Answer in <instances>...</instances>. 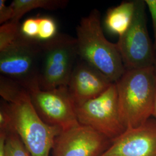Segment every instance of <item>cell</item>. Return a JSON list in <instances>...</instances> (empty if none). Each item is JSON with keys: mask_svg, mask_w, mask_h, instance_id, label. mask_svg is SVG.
<instances>
[{"mask_svg": "<svg viewBox=\"0 0 156 156\" xmlns=\"http://www.w3.org/2000/svg\"><path fill=\"white\" fill-rule=\"evenodd\" d=\"M39 86L42 90L68 86L78 56L76 39L58 33L49 41L41 42Z\"/></svg>", "mask_w": 156, "mask_h": 156, "instance_id": "cell-4", "label": "cell"}, {"mask_svg": "<svg viewBox=\"0 0 156 156\" xmlns=\"http://www.w3.org/2000/svg\"><path fill=\"white\" fill-rule=\"evenodd\" d=\"M100 156H156V120L128 128Z\"/></svg>", "mask_w": 156, "mask_h": 156, "instance_id": "cell-10", "label": "cell"}, {"mask_svg": "<svg viewBox=\"0 0 156 156\" xmlns=\"http://www.w3.org/2000/svg\"><path fill=\"white\" fill-rule=\"evenodd\" d=\"M134 2L131 23L116 44L126 69L153 67L156 60V52L147 27L145 1Z\"/></svg>", "mask_w": 156, "mask_h": 156, "instance_id": "cell-6", "label": "cell"}, {"mask_svg": "<svg viewBox=\"0 0 156 156\" xmlns=\"http://www.w3.org/2000/svg\"><path fill=\"white\" fill-rule=\"evenodd\" d=\"M112 140L89 127L79 125L62 131L55 141L53 156H100Z\"/></svg>", "mask_w": 156, "mask_h": 156, "instance_id": "cell-9", "label": "cell"}, {"mask_svg": "<svg viewBox=\"0 0 156 156\" xmlns=\"http://www.w3.org/2000/svg\"><path fill=\"white\" fill-rule=\"evenodd\" d=\"M76 112L80 125L93 128L112 141L127 129L120 112L115 83L96 98L76 106Z\"/></svg>", "mask_w": 156, "mask_h": 156, "instance_id": "cell-7", "label": "cell"}, {"mask_svg": "<svg viewBox=\"0 0 156 156\" xmlns=\"http://www.w3.org/2000/svg\"><path fill=\"white\" fill-rule=\"evenodd\" d=\"M20 22L10 21L0 27V51L15 42L22 34Z\"/></svg>", "mask_w": 156, "mask_h": 156, "instance_id": "cell-15", "label": "cell"}, {"mask_svg": "<svg viewBox=\"0 0 156 156\" xmlns=\"http://www.w3.org/2000/svg\"><path fill=\"white\" fill-rule=\"evenodd\" d=\"M153 73H154V82H155V98H154V109L153 112V116L155 117L156 119V60L153 66Z\"/></svg>", "mask_w": 156, "mask_h": 156, "instance_id": "cell-22", "label": "cell"}, {"mask_svg": "<svg viewBox=\"0 0 156 156\" xmlns=\"http://www.w3.org/2000/svg\"><path fill=\"white\" fill-rule=\"evenodd\" d=\"M57 26L51 17L39 16V34L37 40L45 42L53 39L57 34Z\"/></svg>", "mask_w": 156, "mask_h": 156, "instance_id": "cell-17", "label": "cell"}, {"mask_svg": "<svg viewBox=\"0 0 156 156\" xmlns=\"http://www.w3.org/2000/svg\"><path fill=\"white\" fill-rule=\"evenodd\" d=\"M79 58L116 82L126 71L116 44L106 39L101 23L100 12L93 9L82 18L76 27Z\"/></svg>", "mask_w": 156, "mask_h": 156, "instance_id": "cell-1", "label": "cell"}, {"mask_svg": "<svg viewBox=\"0 0 156 156\" xmlns=\"http://www.w3.org/2000/svg\"><path fill=\"white\" fill-rule=\"evenodd\" d=\"M41 42L22 34L12 44L0 51V73L26 89L39 86Z\"/></svg>", "mask_w": 156, "mask_h": 156, "instance_id": "cell-5", "label": "cell"}, {"mask_svg": "<svg viewBox=\"0 0 156 156\" xmlns=\"http://www.w3.org/2000/svg\"><path fill=\"white\" fill-rule=\"evenodd\" d=\"M28 92L35 109L45 123L62 131L80 125L68 86L50 90H42L35 86Z\"/></svg>", "mask_w": 156, "mask_h": 156, "instance_id": "cell-8", "label": "cell"}, {"mask_svg": "<svg viewBox=\"0 0 156 156\" xmlns=\"http://www.w3.org/2000/svg\"><path fill=\"white\" fill-rule=\"evenodd\" d=\"M20 31L24 37L37 40L39 34V16L26 19L20 25Z\"/></svg>", "mask_w": 156, "mask_h": 156, "instance_id": "cell-18", "label": "cell"}, {"mask_svg": "<svg viewBox=\"0 0 156 156\" xmlns=\"http://www.w3.org/2000/svg\"><path fill=\"white\" fill-rule=\"evenodd\" d=\"M5 149L7 156H31L13 129L6 134Z\"/></svg>", "mask_w": 156, "mask_h": 156, "instance_id": "cell-16", "label": "cell"}, {"mask_svg": "<svg viewBox=\"0 0 156 156\" xmlns=\"http://www.w3.org/2000/svg\"><path fill=\"white\" fill-rule=\"evenodd\" d=\"M115 83L121 117L127 129L138 127L151 119L155 98L153 67L126 69Z\"/></svg>", "mask_w": 156, "mask_h": 156, "instance_id": "cell-2", "label": "cell"}, {"mask_svg": "<svg viewBox=\"0 0 156 156\" xmlns=\"http://www.w3.org/2000/svg\"><path fill=\"white\" fill-rule=\"evenodd\" d=\"M22 84L3 75L0 76V95L3 100L11 104L27 92Z\"/></svg>", "mask_w": 156, "mask_h": 156, "instance_id": "cell-14", "label": "cell"}, {"mask_svg": "<svg viewBox=\"0 0 156 156\" xmlns=\"http://www.w3.org/2000/svg\"><path fill=\"white\" fill-rule=\"evenodd\" d=\"M135 2H122L117 6L110 8L106 13L105 25L112 34L122 36L129 27L134 16Z\"/></svg>", "mask_w": 156, "mask_h": 156, "instance_id": "cell-12", "label": "cell"}, {"mask_svg": "<svg viewBox=\"0 0 156 156\" xmlns=\"http://www.w3.org/2000/svg\"><path fill=\"white\" fill-rule=\"evenodd\" d=\"M145 2L149 11L150 12L152 19L154 37L153 46L156 54V0H145Z\"/></svg>", "mask_w": 156, "mask_h": 156, "instance_id": "cell-20", "label": "cell"}, {"mask_svg": "<svg viewBox=\"0 0 156 156\" xmlns=\"http://www.w3.org/2000/svg\"><path fill=\"white\" fill-rule=\"evenodd\" d=\"M13 129L31 156H49L62 129L45 123L35 109L28 91L9 104Z\"/></svg>", "mask_w": 156, "mask_h": 156, "instance_id": "cell-3", "label": "cell"}, {"mask_svg": "<svg viewBox=\"0 0 156 156\" xmlns=\"http://www.w3.org/2000/svg\"><path fill=\"white\" fill-rule=\"evenodd\" d=\"M14 16V10L11 5H6L5 0H0V24L2 25L11 21Z\"/></svg>", "mask_w": 156, "mask_h": 156, "instance_id": "cell-19", "label": "cell"}, {"mask_svg": "<svg viewBox=\"0 0 156 156\" xmlns=\"http://www.w3.org/2000/svg\"><path fill=\"white\" fill-rule=\"evenodd\" d=\"M113 83L98 69L78 58L68 88L78 106L102 94Z\"/></svg>", "mask_w": 156, "mask_h": 156, "instance_id": "cell-11", "label": "cell"}, {"mask_svg": "<svg viewBox=\"0 0 156 156\" xmlns=\"http://www.w3.org/2000/svg\"><path fill=\"white\" fill-rule=\"evenodd\" d=\"M68 3L67 0H14L11 4L14 10V16L12 20L19 22L26 13L33 9L55 11L65 8Z\"/></svg>", "mask_w": 156, "mask_h": 156, "instance_id": "cell-13", "label": "cell"}, {"mask_svg": "<svg viewBox=\"0 0 156 156\" xmlns=\"http://www.w3.org/2000/svg\"><path fill=\"white\" fill-rule=\"evenodd\" d=\"M6 134L5 132H0V156H7L5 149Z\"/></svg>", "mask_w": 156, "mask_h": 156, "instance_id": "cell-21", "label": "cell"}]
</instances>
